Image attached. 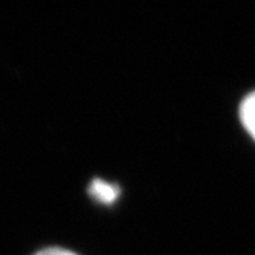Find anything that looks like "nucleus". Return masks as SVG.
<instances>
[{
    "label": "nucleus",
    "mask_w": 255,
    "mask_h": 255,
    "mask_svg": "<svg viewBox=\"0 0 255 255\" xmlns=\"http://www.w3.org/2000/svg\"><path fill=\"white\" fill-rule=\"evenodd\" d=\"M35 255H76V254L66 249H60V248H49V249H43L37 252Z\"/></svg>",
    "instance_id": "nucleus-3"
},
{
    "label": "nucleus",
    "mask_w": 255,
    "mask_h": 255,
    "mask_svg": "<svg viewBox=\"0 0 255 255\" xmlns=\"http://www.w3.org/2000/svg\"><path fill=\"white\" fill-rule=\"evenodd\" d=\"M240 119L246 131L255 138V93L249 94L240 106Z\"/></svg>",
    "instance_id": "nucleus-2"
},
{
    "label": "nucleus",
    "mask_w": 255,
    "mask_h": 255,
    "mask_svg": "<svg viewBox=\"0 0 255 255\" xmlns=\"http://www.w3.org/2000/svg\"><path fill=\"white\" fill-rule=\"evenodd\" d=\"M119 192H120V189L116 185H111L100 178L93 180V183L89 186V194L94 198H97L100 203H105V205L114 203L119 197Z\"/></svg>",
    "instance_id": "nucleus-1"
}]
</instances>
